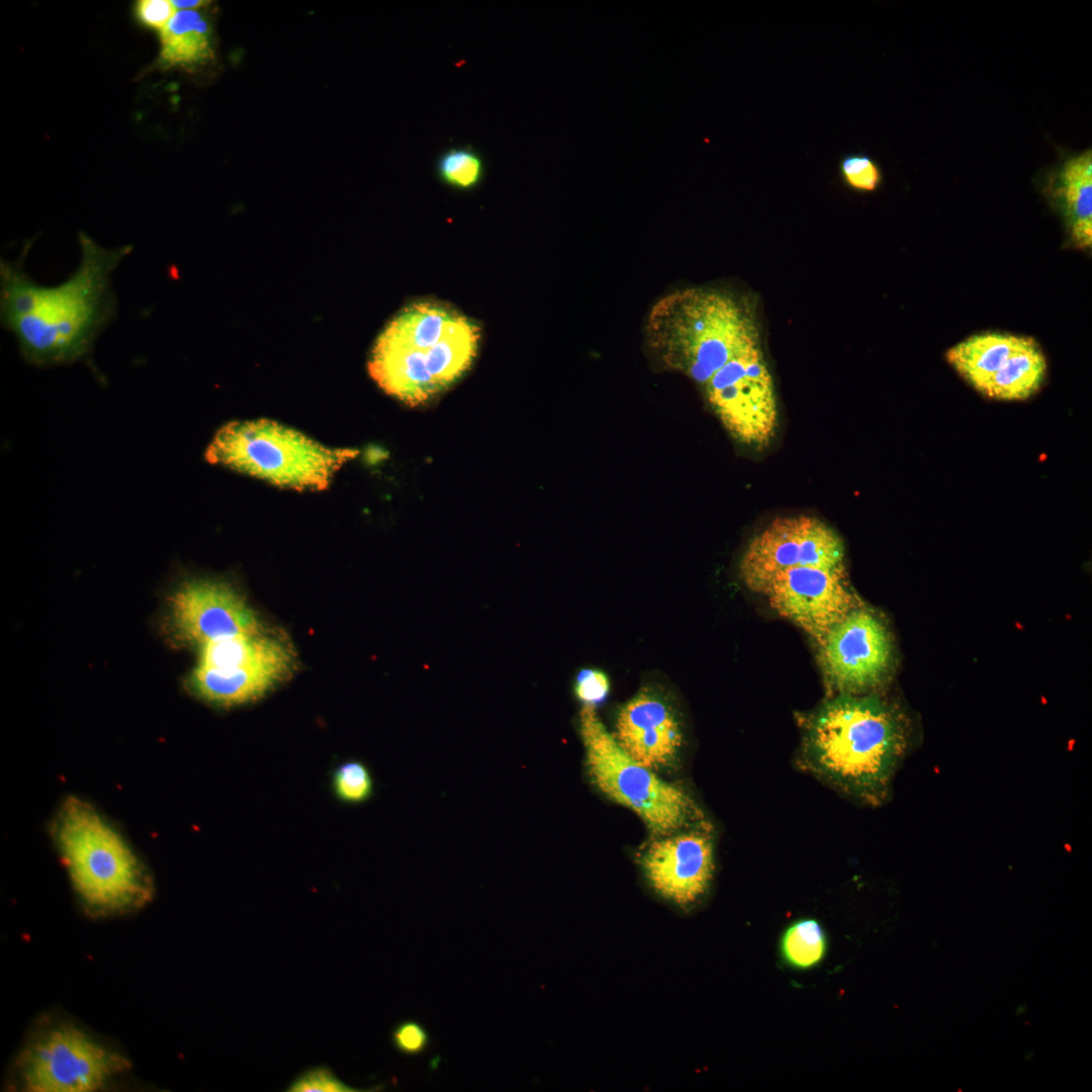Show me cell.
Returning <instances> with one entry per match:
<instances>
[{
  "label": "cell",
  "instance_id": "cell-1",
  "mask_svg": "<svg viewBox=\"0 0 1092 1092\" xmlns=\"http://www.w3.org/2000/svg\"><path fill=\"white\" fill-rule=\"evenodd\" d=\"M80 261L62 283H37L25 271L31 242L14 261L0 260V322L22 359L36 367L89 361L99 336L117 315L112 275L131 245L107 248L78 235Z\"/></svg>",
  "mask_w": 1092,
  "mask_h": 1092
},
{
  "label": "cell",
  "instance_id": "cell-2",
  "mask_svg": "<svg viewBox=\"0 0 1092 1092\" xmlns=\"http://www.w3.org/2000/svg\"><path fill=\"white\" fill-rule=\"evenodd\" d=\"M645 332L649 349L701 388L716 417L769 371L752 313L723 290L687 287L665 294L651 306Z\"/></svg>",
  "mask_w": 1092,
  "mask_h": 1092
},
{
  "label": "cell",
  "instance_id": "cell-3",
  "mask_svg": "<svg viewBox=\"0 0 1092 1092\" xmlns=\"http://www.w3.org/2000/svg\"><path fill=\"white\" fill-rule=\"evenodd\" d=\"M910 744L904 712L878 696L837 694L803 724L798 764L841 794L883 804Z\"/></svg>",
  "mask_w": 1092,
  "mask_h": 1092
},
{
  "label": "cell",
  "instance_id": "cell-4",
  "mask_svg": "<svg viewBox=\"0 0 1092 1092\" xmlns=\"http://www.w3.org/2000/svg\"><path fill=\"white\" fill-rule=\"evenodd\" d=\"M480 340L475 322L434 300L404 306L377 338L370 376L387 394L410 405L427 402L471 365Z\"/></svg>",
  "mask_w": 1092,
  "mask_h": 1092
},
{
  "label": "cell",
  "instance_id": "cell-5",
  "mask_svg": "<svg viewBox=\"0 0 1092 1092\" xmlns=\"http://www.w3.org/2000/svg\"><path fill=\"white\" fill-rule=\"evenodd\" d=\"M54 836L75 890L91 910L123 912L150 900L152 885L140 860L91 805L68 799Z\"/></svg>",
  "mask_w": 1092,
  "mask_h": 1092
},
{
  "label": "cell",
  "instance_id": "cell-6",
  "mask_svg": "<svg viewBox=\"0 0 1092 1092\" xmlns=\"http://www.w3.org/2000/svg\"><path fill=\"white\" fill-rule=\"evenodd\" d=\"M359 454L330 448L276 422H230L208 445L205 458L272 484L296 490H326L334 475Z\"/></svg>",
  "mask_w": 1092,
  "mask_h": 1092
},
{
  "label": "cell",
  "instance_id": "cell-7",
  "mask_svg": "<svg viewBox=\"0 0 1092 1092\" xmlns=\"http://www.w3.org/2000/svg\"><path fill=\"white\" fill-rule=\"evenodd\" d=\"M578 727L595 786L635 812L653 833L669 835L701 820L694 801L681 788L663 781L621 748L595 707L582 706Z\"/></svg>",
  "mask_w": 1092,
  "mask_h": 1092
},
{
  "label": "cell",
  "instance_id": "cell-8",
  "mask_svg": "<svg viewBox=\"0 0 1092 1092\" xmlns=\"http://www.w3.org/2000/svg\"><path fill=\"white\" fill-rule=\"evenodd\" d=\"M20 1078L31 1092H90L124 1071L128 1062L69 1024L46 1029L20 1058Z\"/></svg>",
  "mask_w": 1092,
  "mask_h": 1092
},
{
  "label": "cell",
  "instance_id": "cell-9",
  "mask_svg": "<svg viewBox=\"0 0 1092 1092\" xmlns=\"http://www.w3.org/2000/svg\"><path fill=\"white\" fill-rule=\"evenodd\" d=\"M841 537L827 524L810 516L772 520L745 547L738 575L749 590L762 594L780 571L798 566H845Z\"/></svg>",
  "mask_w": 1092,
  "mask_h": 1092
},
{
  "label": "cell",
  "instance_id": "cell-10",
  "mask_svg": "<svg viewBox=\"0 0 1092 1092\" xmlns=\"http://www.w3.org/2000/svg\"><path fill=\"white\" fill-rule=\"evenodd\" d=\"M819 647L825 676L838 694L875 689L892 668L891 633L883 619L862 604L837 623Z\"/></svg>",
  "mask_w": 1092,
  "mask_h": 1092
},
{
  "label": "cell",
  "instance_id": "cell-11",
  "mask_svg": "<svg viewBox=\"0 0 1092 1092\" xmlns=\"http://www.w3.org/2000/svg\"><path fill=\"white\" fill-rule=\"evenodd\" d=\"M165 625L169 639L175 644L194 647L266 630L236 588L211 578L182 583L169 599Z\"/></svg>",
  "mask_w": 1092,
  "mask_h": 1092
},
{
  "label": "cell",
  "instance_id": "cell-12",
  "mask_svg": "<svg viewBox=\"0 0 1092 1092\" xmlns=\"http://www.w3.org/2000/svg\"><path fill=\"white\" fill-rule=\"evenodd\" d=\"M762 595L780 616L805 631L818 645L861 603L847 580L845 566H798L778 572Z\"/></svg>",
  "mask_w": 1092,
  "mask_h": 1092
},
{
  "label": "cell",
  "instance_id": "cell-13",
  "mask_svg": "<svg viewBox=\"0 0 1092 1092\" xmlns=\"http://www.w3.org/2000/svg\"><path fill=\"white\" fill-rule=\"evenodd\" d=\"M615 740L634 760L651 769L677 757L685 732L681 717L666 688L648 680L617 711Z\"/></svg>",
  "mask_w": 1092,
  "mask_h": 1092
},
{
  "label": "cell",
  "instance_id": "cell-14",
  "mask_svg": "<svg viewBox=\"0 0 1092 1092\" xmlns=\"http://www.w3.org/2000/svg\"><path fill=\"white\" fill-rule=\"evenodd\" d=\"M640 863L657 894L677 905H691L707 892L713 879L712 836L706 828H696L657 839Z\"/></svg>",
  "mask_w": 1092,
  "mask_h": 1092
},
{
  "label": "cell",
  "instance_id": "cell-15",
  "mask_svg": "<svg viewBox=\"0 0 1092 1092\" xmlns=\"http://www.w3.org/2000/svg\"><path fill=\"white\" fill-rule=\"evenodd\" d=\"M293 649L254 664L233 669L198 666L193 669L188 687L199 699L219 707H235L254 702L293 671Z\"/></svg>",
  "mask_w": 1092,
  "mask_h": 1092
},
{
  "label": "cell",
  "instance_id": "cell-16",
  "mask_svg": "<svg viewBox=\"0 0 1092 1092\" xmlns=\"http://www.w3.org/2000/svg\"><path fill=\"white\" fill-rule=\"evenodd\" d=\"M1050 191L1077 248L1092 243V152L1071 156L1052 174Z\"/></svg>",
  "mask_w": 1092,
  "mask_h": 1092
},
{
  "label": "cell",
  "instance_id": "cell-17",
  "mask_svg": "<svg viewBox=\"0 0 1092 1092\" xmlns=\"http://www.w3.org/2000/svg\"><path fill=\"white\" fill-rule=\"evenodd\" d=\"M1023 339V336L1005 333H982L954 345L945 357L950 366L980 392L1003 368Z\"/></svg>",
  "mask_w": 1092,
  "mask_h": 1092
},
{
  "label": "cell",
  "instance_id": "cell-18",
  "mask_svg": "<svg viewBox=\"0 0 1092 1092\" xmlns=\"http://www.w3.org/2000/svg\"><path fill=\"white\" fill-rule=\"evenodd\" d=\"M211 27L198 10H180L160 30L159 63L165 68L191 67L213 58Z\"/></svg>",
  "mask_w": 1092,
  "mask_h": 1092
},
{
  "label": "cell",
  "instance_id": "cell-19",
  "mask_svg": "<svg viewBox=\"0 0 1092 1092\" xmlns=\"http://www.w3.org/2000/svg\"><path fill=\"white\" fill-rule=\"evenodd\" d=\"M1046 375V360L1034 339L1024 337L1019 348L980 391L999 400H1023L1038 391Z\"/></svg>",
  "mask_w": 1092,
  "mask_h": 1092
},
{
  "label": "cell",
  "instance_id": "cell-20",
  "mask_svg": "<svg viewBox=\"0 0 1092 1092\" xmlns=\"http://www.w3.org/2000/svg\"><path fill=\"white\" fill-rule=\"evenodd\" d=\"M781 954L785 962L796 969H810L825 957L827 939L820 923L815 919H801L789 926L781 938Z\"/></svg>",
  "mask_w": 1092,
  "mask_h": 1092
},
{
  "label": "cell",
  "instance_id": "cell-21",
  "mask_svg": "<svg viewBox=\"0 0 1092 1092\" xmlns=\"http://www.w3.org/2000/svg\"><path fill=\"white\" fill-rule=\"evenodd\" d=\"M437 172L445 183L459 189H470L482 178L483 161L468 147L451 148L439 157Z\"/></svg>",
  "mask_w": 1092,
  "mask_h": 1092
},
{
  "label": "cell",
  "instance_id": "cell-22",
  "mask_svg": "<svg viewBox=\"0 0 1092 1092\" xmlns=\"http://www.w3.org/2000/svg\"><path fill=\"white\" fill-rule=\"evenodd\" d=\"M332 788L339 800L359 804L372 796L374 786L368 767L362 761L349 760L334 770Z\"/></svg>",
  "mask_w": 1092,
  "mask_h": 1092
},
{
  "label": "cell",
  "instance_id": "cell-23",
  "mask_svg": "<svg viewBox=\"0 0 1092 1092\" xmlns=\"http://www.w3.org/2000/svg\"><path fill=\"white\" fill-rule=\"evenodd\" d=\"M839 175L843 183L858 192H872L882 182V171L878 163L861 153L844 155L838 163Z\"/></svg>",
  "mask_w": 1092,
  "mask_h": 1092
},
{
  "label": "cell",
  "instance_id": "cell-24",
  "mask_svg": "<svg viewBox=\"0 0 1092 1092\" xmlns=\"http://www.w3.org/2000/svg\"><path fill=\"white\" fill-rule=\"evenodd\" d=\"M285 1091L288 1092H354L360 1091L344 1083L327 1066L306 1069L294 1078Z\"/></svg>",
  "mask_w": 1092,
  "mask_h": 1092
},
{
  "label": "cell",
  "instance_id": "cell-25",
  "mask_svg": "<svg viewBox=\"0 0 1092 1092\" xmlns=\"http://www.w3.org/2000/svg\"><path fill=\"white\" fill-rule=\"evenodd\" d=\"M610 690V677L601 668L594 666L583 667L575 675L573 692L582 706L596 708L608 698Z\"/></svg>",
  "mask_w": 1092,
  "mask_h": 1092
},
{
  "label": "cell",
  "instance_id": "cell-26",
  "mask_svg": "<svg viewBox=\"0 0 1092 1092\" xmlns=\"http://www.w3.org/2000/svg\"><path fill=\"white\" fill-rule=\"evenodd\" d=\"M391 1039L401 1054L418 1055L428 1046L429 1035L420 1023L404 1021L395 1026Z\"/></svg>",
  "mask_w": 1092,
  "mask_h": 1092
},
{
  "label": "cell",
  "instance_id": "cell-27",
  "mask_svg": "<svg viewBox=\"0 0 1092 1092\" xmlns=\"http://www.w3.org/2000/svg\"><path fill=\"white\" fill-rule=\"evenodd\" d=\"M175 9L169 0H141L134 6V15L143 25L162 30L175 15Z\"/></svg>",
  "mask_w": 1092,
  "mask_h": 1092
},
{
  "label": "cell",
  "instance_id": "cell-28",
  "mask_svg": "<svg viewBox=\"0 0 1092 1092\" xmlns=\"http://www.w3.org/2000/svg\"><path fill=\"white\" fill-rule=\"evenodd\" d=\"M174 7L180 10H197L198 8L208 5V1L205 0H174L172 1Z\"/></svg>",
  "mask_w": 1092,
  "mask_h": 1092
}]
</instances>
